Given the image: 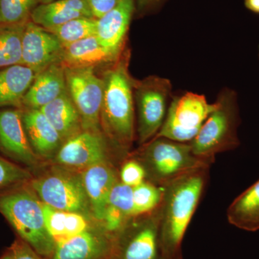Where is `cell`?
Masks as SVG:
<instances>
[{"mask_svg":"<svg viewBox=\"0 0 259 259\" xmlns=\"http://www.w3.org/2000/svg\"><path fill=\"white\" fill-rule=\"evenodd\" d=\"M232 226L243 231L259 230V180L232 202L227 211Z\"/></svg>","mask_w":259,"mask_h":259,"instance_id":"23","label":"cell"},{"mask_svg":"<svg viewBox=\"0 0 259 259\" xmlns=\"http://www.w3.org/2000/svg\"><path fill=\"white\" fill-rule=\"evenodd\" d=\"M0 259H11V257H10V252L9 250H7L6 251H5V253L4 254L2 255L1 257H0Z\"/></svg>","mask_w":259,"mask_h":259,"instance_id":"36","label":"cell"},{"mask_svg":"<svg viewBox=\"0 0 259 259\" xmlns=\"http://www.w3.org/2000/svg\"><path fill=\"white\" fill-rule=\"evenodd\" d=\"M216 106L215 102L209 103L200 94L186 93L172 97L166 118L155 138L191 142Z\"/></svg>","mask_w":259,"mask_h":259,"instance_id":"8","label":"cell"},{"mask_svg":"<svg viewBox=\"0 0 259 259\" xmlns=\"http://www.w3.org/2000/svg\"><path fill=\"white\" fill-rule=\"evenodd\" d=\"M88 195L92 216L102 223L112 187L120 180L115 166L104 161L79 171Z\"/></svg>","mask_w":259,"mask_h":259,"instance_id":"14","label":"cell"},{"mask_svg":"<svg viewBox=\"0 0 259 259\" xmlns=\"http://www.w3.org/2000/svg\"><path fill=\"white\" fill-rule=\"evenodd\" d=\"M8 250L11 259H40L33 248L19 237L15 240Z\"/></svg>","mask_w":259,"mask_h":259,"instance_id":"32","label":"cell"},{"mask_svg":"<svg viewBox=\"0 0 259 259\" xmlns=\"http://www.w3.org/2000/svg\"><path fill=\"white\" fill-rule=\"evenodd\" d=\"M56 1V0H41V4H46V3H51V2Z\"/></svg>","mask_w":259,"mask_h":259,"instance_id":"37","label":"cell"},{"mask_svg":"<svg viewBox=\"0 0 259 259\" xmlns=\"http://www.w3.org/2000/svg\"><path fill=\"white\" fill-rule=\"evenodd\" d=\"M119 178L121 182L134 188L146 180V173L139 161L131 158L121 167Z\"/></svg>","mask_w":259,"mask_h":259,"instance_id":"31","label":"cell"},{"mask_svg":"<svg viewBox=\"0 0 259 259\" xmlns=\"http://www.w3.org/2000/svg\"><path fill=\"white\" fill-rule=\"evenodd\" d=\"M258 57H259V47H258Z\"/></svg>","mask_w":259,"mask_h":259,"instance_id":"38","label":"cell"},{"mask_svg":"<svg viewBox=\"0 0 259 259\" xmlns=\"http://www.w3.org/2000/svg\"><path fill=\"white\" fill-rule=\"evenodd\" d=\"M141 146L134 158L144 167L147 181L160 187H166L192 172L208 169L212 163L196 156L190 143L159 137Z\"/></svg>","mask_w":259,"mask_h":259,"instance_id":"4","label":"cell"},{"mask_svg":"<svg viewBox=\"0 0 259 259\" xmlns=\"http://www.w3.org/2000/svg\"><path fill=\"white\" fill-rule=\"evenodd\" d=\"M207 170L192 172L163 187L159 207L161 259H182V241L203 193Z\"/></svg>","mask_w":259,"mask_h":259,"instance_id":"2","label":"cell"},{"mask_svg":"<svg viewBox=\"0 0 259 259\" xmlns=\"http://www.w3.org/2000/svg\"><path fill=\"white\" fill-rule=\"evenodd\" d=\"M20 108L0 110V152L29 170L40 165V158L29 143Z\"/></svg>","mask_w":259,"mask_h":259,"instance_id":"11","label":"cell"},{"mask_svg":"<svg viewBox=\"0 0 259 259\" xmlns=\"http://www.w3.org/2000/svg\"><path fill=\"white\" fill-rule=\"evenodd\" d=\"M107 205L118 209L128 219L134 218V188L117 181L110 192Z\"/></svg>","mask_w":259,"mask_h":259,"instance_id":"30","label":"cell"},{"mask_svg":"<svg viewBox=\"0 0 259 259\" xmlns=\"http://www.w3.org/2000/svg\"><path fill=\"white\" fill-rule=\"evenodd\" d=\"M65 67L68 93L81 117L83 131H101L104 80L95 67Z\"/></svg>","mask_w":259,"mask_h":259,"instance_id":"9","label":"cell"},{"mask_svg":"<svg viewBox=\"0 0 259 259\" xmlns=\"http://www.w3.org/2000/svg\"><path fill=\"white\" fill-rule=\"evenodd\" d=\"M159 207L147 214L146 221L130 236L122 247L120 259H161Z\"/></svg>","mask_w":259,"mask_h":259,"instance_id":"18","label":"cell"},{"mask_svg":"<svg viewBox=\"0 0 259 259\" xmlns=\"http://www.w3.org/2000/svg\"><path fill=\"white\" fill-rule=\"evenodd\" d=\"M32 179L28 168L0 156V194L28 184Z\"/></svg>","mask_w":259,"mask_h":259,"instance_id":"29","label":"cell"},{"mask_svg":"<svg viewBox=\"0 0 259 259\" xmlns=\"http://www.w3.org/2000/svg\"><path fill=\"white\" fill-rule=\"evenodd\" d=\"M134 13L136 0H120L113 9L97 19L95 36L102 47L117 57L127 49V32Z\"/></svg>","mask_w":259,"mask_h":259,"instance_id":"13","label":"cell"},{"mask_svg":"<svg viewBox=\"0 0 259 259\" xmlns=\"http://www.w3.org/2000/svg\"><path fill=\"white\" fill-rule=\"evenodd\" d=\"M29 185L40 200L53 208L92 214L80 172L56 166L45 175L33 177Z\"/></svg>","mask_w":259,"mask_h":259,"instance_id":"7","label":"cell"},{"mask_svg":"<svg viewBox=\"0 0 259 259\" xmlns=\"http://www.w3.org/2000/svg\"><path fill=\"white\" fill-rule=\"evenodd\" d=\"M26 23L0 24V70L22 64V41Z\"/></svg>","mask_w":259,"mask_h":259,"instance_id":"25","label":"cell"},{"mask_svg":"<svg viewBox=\"0 0 259 259\" xmlns=\"http://www.w3.org/2000/svg\"><path fill=\"white\" fill-rule=\"evenodd\" d=\"M172 97V84L166 78L151 75L143 79H135L136 134L140 146L154 139L159 132Z\"/></svg>","mask_w":259,"mask_h":259,"instance_id":"6","label":"cell"},{"mask_svg":"<svg viewBox=\"0 0 259 259\" xmlns=\"http://www.w3.org/2000/svg\"><path fill=\"white\" fill-rule=\"evenodd\" d=\"M131 51L126 49L115 64L102 69L104 80L100 124L102 132L121 152H126L136 138L135 79L129 71Z\"/></svg>","mask_w":259,"mask_h":259,"instance_id":"1","label":"cell"},{"mask_svg":"<svg viewBox=\"0 0 259 259\" xmlns=\"http://www.w3.org/2000/svg\"><path fill=\"white\" fill-rule=\"evenodd\" d=\"M82 17L93 18L85 0H56L39 5L32 11L30 20L49 30Z\"/></svg>","mask_w":259,"mask_h":259,"instance_id":"20","label":"cell"},{"mask_svg":"<svg viewBox=\"0 0 259 259\" xmlns=\"http://www.w3.org/2000/svg\"><path fill=\"white\" fill-rule=\"evenodd\" d=\"M64 46L54 34L31 20L27 22L22 41V64L37 74L62 62Z\"/></svg>","mask_w":259,"mask_h":259,"instance_id":"12","label":"cell"},{"mask_svg":"<svg viewBox=\"0 0 259 259\" xmlns=\"http://www.w3.org/2000/svg\"><path fill=\"white\" fill-rule=\"evenodd\" d=\"M113 243L102 232L88 228L56 243L53 259H102L111 254Z\"/></svg>","mask_w":259,"mask_h":259,"instance_id":"15","label":"cell"},{"mask_svg":"<svg viewBox=\"0 0 259 259\" xmlns=\"http://www.w3.org/2000/svg\"><path fill=\"white\" fill-rule=\"evenodd\" d=\"M41 0H0V24L25 23Z\"/></svg>","mask_w":259,"mask_h":259,"instance_id":"28","label":"cell"},{"mask_svg":"<svg viewBox=\"0 0 259 259\" xmlns=\"http://www.w3.org/2000/svg\"><path fill=\"white\" fill-rule=\"evenodd\" d=\"M36 74L23 64L0 70V107L23 108V100Z\"/></svg>","mask_w":259,"mask_h":259,"instance_id":"21","label":"cell"},{"mask_svg":"<svg viewBox=\"0 0 259 259\" xmlns=\"http://www.w3.org/2000/svg\"><path fill=\"white\" fill-rule=\"evenodd\" d=\"M93 18L98 19L110 12L120 0H85Z\"/></svg>","mask_w":259,"mask_h":259,"instance_id":"33","label":"cell"},{"mask_svg":"<svg viewBox=\"0 0 259 259\" xmlns=\"http://www.w3.org/2000/svg\"><path fill=\"white\" fill-rule=\"evenodd\" d=\"M46 226L56 243L90 228L86 216L79 212L53 208L41 202Z\"/></svg>","mask_w":259,"mask_h":259,"instance_id":"24","label":"cell"},{"mask_svg":"<svg viewBox=\"0 0 259 259\" xmlns=\"http://www.w3.org/2000/svg\"><path fill=\"white\" fill-rule=\"evenodd\" d=\"M120 57L114 55L102 47L96 36H92L64 46L61 63L68 67H95L102 69L115 64Z\"/></svg>","mask_w":259,"mask_h":259,"instance_id":"19","label":"cell"},{"mask_svg":"<svg viewBox=\"0 0 259 259\" xmlns=\"http://www.w3.org/2000/svg\"><path fill=\"white\" fill-rule=\"evenodd\" d=\"M215 102L216 108L190 142L196 156L212 163L218 153L236 149L240 145L238 128L241 119L236 92L223 88Z\"/></svg>","mask_w":259,"mask_h":259,"instance_id":"5","label":"cell"},{"mask_svg":"<svg viewBox=\"0 0 259 259\" xmlns=\"http://www.w3.org/2000/svg\"><path fill=\"white\" fill-rule=\"evenodd\" d=\"M164 187L144 181L134 187V214L135 217L145 215L160 207L163 201Z\"/></svg>","mask_w":259,"mask_h":259,"instance_id":"27","label":"cell"},{"mask_svg":"<svg viewBox=\"0 0 259 259\" xmlns=\"http://www.w3.org/2000/svg\"><path fill=\"white\" fill-rule=\"evenodd\" d=\"M96 28V18L82 17L47 30L55 35L63 46H66L88 37L95 36Z\"/></svg>","mask_w":259,"mask_h":259,"instance_id":"26","label":"cell"},{"mask_svg":"<svg viewBox=\"0 0 259 259\" xmlns=\"http://www.w3.org/2000/svg\"><path fill=\"white\" fill-rule=\"evenodd\" d=\"M0 213L37 254L54 253L56 243L46 226L41 201L29 183L0 194Z\"/></svg>","mask_w":259,"mask_h":259,"instance_id":"3","label":"cell"},{"mask_svg":"<svg viewBox=\"0 0 259 259\" xmlns=\"http://www.w3.org/2000/svg\"><path fill=\"white\" fill-rule=\"evenodd\" d=\"M39 110L57 131L64 143L83 131L79 112L68 90Z\"/></svg>","mask_w":259,"mask_h":259,"instance_id":"22","label":"cell"},{"mask_svg":"<svg viewBox=\"0 0 259 259\" xmlns=\"http://www.w3.org/2000/svg\"><path fill=\"white\" fill-rule=\"evenodd\" d=\"M67 90L65 67L62 63L51 65L36 74L23 100L22 109H40Z\"/></svg>","mask_w":259,"mask_h":259,"instance_id":"17","label":"cell"},{"mask_svg":"<svg viewBox=\"0 0 259 259\" xmlns=\"http://www.w3.org/2000/svg\"><path fill=\"white\" fill-rule=\"evenodd\" d=\"M23 122L32 149L41 160L55 157L64 144L60 135L39 109H22Z\"/></svg>","mask_w":259,"mask_h":259,"instance_id":"16","label":"cell"},{"mask_svg":"<svg viewBox=\"0 0 259 259\" xmlns=\"http://www.w3.org/2000/svg\"><path fill=\"white\" fill-rule=\"evenodd\" d=\"M166 0H136V13L139 16L148 14L157 9Z\"/></svg>","mask_w":259,"mask_h":259,"instance_id":"34","label":"cell"},{"mask_svg":"<svg viewBox=\"0 0 259 259\" xmlns=\"http://www.w3.org/2000/svg\"><path fill=\"white\" fill-rule=\"evenodd\" d=\"M112 148H116L102 131H82L65 141L54 161L59 166L81 171L110 161Z\"/></svg>","mask_w":259,"mask_h":259,"instance_id":"10","label":"cell"},{"mask_svg":"<svg viewBox=\"0 0 259 259\" xmlns=\"http://www.w3.org/2000/svg\"><path fill=\"white\" fill-rule=\"evenodd\" d=\"M244 5L252 13L259 14V0H244Z\"/></svg>","mask_w":259,"mask_h":259,"instance_id":"35","label":"cell"}]
</instances>
